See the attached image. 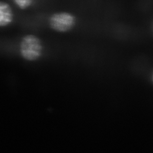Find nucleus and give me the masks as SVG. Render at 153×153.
Wrapping results in <instances>:
<instances>
[{"label": "nucleus", "instance_id": "1", "mask_svg": "<svg viewBox=\"0 0 153 153\" xmlns=\"http://www.w3.org/2000/svg\"><path fill=\"white\" fill-rule=\"evenodd\" d=\"M43 45L41 39L33 34L22 38L19 45V52L22 58L28 61L39 60L43 53Z\"/></svg>", "mask_w": 153, "mask_h": 153}, {"label": "nucleus", "instance_id": "2", "mask_svg": "<svg viewBox=\"0 0 153 153\" xmlns=\"http://www.w3.org/2000/svg\"><path fill=\"white\" fill-rule=\"evenodd\" d=\"M76 16L69 12L61 11L53 14L49 18L50 27L57 33H68L76 26Z\"/></svg>", "mask_w": 153, "mask_h": 153}, {"label": "nucleus", "instance_id": "3", "mask_svg": "<svg viewBox=\"0 0 153 153\" xmlns=\"http://www.w3.org/2000/svg\"><path fill=\"white\" fill-rule=\"evenodd\" d=\"M14 14L10 6L4 1H0V27H5L13 22Z\"/></svg>", "mask_w": 153, "mask_h": 153}, {"label": "nucleus", "instance_id": "4", "mask_svg": "<svg viewBox=\"0 0 153 153\" xmlns=\"http://www.w3.org/2000/svg\"><path fill=\"white\" fill-rule=\"evenodd\" d=\"M14 2L19 9L25 10L33 5V0H13Z\"/></svg>", "mask_w": 153, "mask_h": 153}, {"label": "nucleus", "instance_id": "5", "mask_svg": "<svg viewBox=\"0 0 153 153\" xmlns=\"http://www.w3.org/2000/svg\"></svg>", "mask_w": 153, "mask_h": 153}]
</instances>
